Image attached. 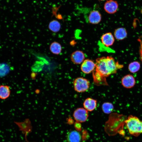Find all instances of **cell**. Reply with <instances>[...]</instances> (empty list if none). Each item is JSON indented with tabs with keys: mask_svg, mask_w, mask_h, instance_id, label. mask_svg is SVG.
<instances>
[{
	"mask_svg": "<svg viewBox=\"0 0 142 142\" xmlns=\"http://www.w3.org/2000/svg\"><path fill=\"white\" fill-rule=\"evenodd\" d=\"M81 139L80 133L75 130L69 132L67 136L68 142H80Z\"/></svg>",
	"mask_w": 142,
	"mask_h": 142,
	"instance_id": "13",
	"label": "cell"
},
{
	"mask_svg": "<svg viewBox=\"0 0 142 142\" xmlns=\"http://www.w3.org/2000/svg\"><path fill=\"white\" fill-rule=\"evenodd\" d=\"M62 49L61 45L56 42L52 43L50 46V50L51 52L56 55L59 54L61 52Z\"/></svg>",
	"mask_w": 142,
	"mask_h": 142,
	"instance_id": "16",
	"label": "cell"
},
{
	"mask_svg": "<svg viewBox=\"0 0 142 142\" xmlns=\"http://www.w3.org/2000/svg\"><path fill=\"white\" fill-rule=\"evenodd\" d=\"M85 56L84 53L80 50L74 51L72 54L70 59L71 61L74 64H79L84 60Z\"/></svg>",
	"mask_w": 142,
	"mask_h": 142,
	"instance_id": "9",
	"label": "cell"
},
{
	"mask_svg": "<svg viewBox=\"0 0 142 142\" xmlns=\"http://www.w3.org/2000/svg\"><path fill=\"white\" fill-rule=\"evenodd\" d=\"M10 94L9 87L7 85H1L0 86V98L5 99L8 98Z\"/></svg>",
	"mask_w": 142,
	"mask_h": 142,
	"instance_id": "15",
	"label": "cell"
},
{
	"mask_svg": "<svg viewBox=\"0 0 142 142\" xmlns=\"http://www.w3.org/2000/svg\"><path fill=\"white\" fill-rule=\"evenodd\" d=\"M73 116L75 120L77 122H85L87 120L88 117V111L84 108H78L74 111Z\"/></svg>",
	"mask_w": 142,
	"mask_h": 142,
	"instance_id": "4",
	"label": "cell"
},
{
	"mask_svg": "<svg viewBox=\"0 0 142 142\" xmlns=\"http://www.w3.org/2000/svg\"><path fill=\"white\" fill-rule=\"evenodd\" d=\"M101 16L99 12L97 10H93L90 13L88 18L89 22L93 24L99 23L101 20Z\"/></svg>",
	"mask_w": 142,
	"mask_h": 142,
	"instance_id": "10",
	"label": "cell"
},
{
	"mask_svg": "<svg viewBox=\"0 0 142 142\" xmlns=\"http://www.w3.org/2000/svg\"><path fill=\"white\" fill-rule=\"evenodd\" d=\"M117 2L113 0L107 1L104 5V9L105 11L109 14H113L116 12L118 8Z\"/></svg>",
	"mask_w": 142,
	"mask_h": 142,
	"instance_id": "7",
	"label": "cell"
},
{
	"mask_svg": "<svg viewBox=\"0 0 142 142\" xmlns=\"http://www.w3.org/2000/svg\"><path fill=\"white\" fill-rule=\"evenodd\" d=\"M36 74L34 72H32L31 74V78L32 79H35L36 76Z\"/></svg>",
	"mask_w": 142,
	"mask_h": 142,
	"instance_id": "22",
	"label": "cell"
},
{
	"mask_svg": "<svg viewBox=\"0 0 142 142\" xmlns=\"http://www.w3.org/2000/svg\"><path fill=\"white\" fill-rule=\"evenodd\" d=\"M97 101L90 98L86 99L84 101L83 105L84 108L88 111H92L96 108Z\"/></svg>",
	"mask_w": 142,
	"mask_h": 142,
	"instance_id": "12",
	"label": "cell"
},
{
	"mask_svg": "<svg viewBox=\"0 0 142 142\" xmlns=\"http://www.w3.org/2000/svg\"><path fill=\"white\" fill-rule=\"evenodd\" d=\"M73 83L74 90L79 93L86 91L89 88L90 85L89 81L83 77H78L75 79Z\"/></svg>",
	"mask_w": 142,
	"mask_h": 142,
	"instance_id": "3",
	"label": "cell"
},
{
	"mask_svg": "<svg viewBox=\"0 0 142 142\" xmlns=\"http://www.w3.org/2000/svg\"></svg>",
	"mask_w": 142,
	"mask_h": 142,
	"instance_id": "23",
	"label": "cell"
},
{
	"mask_svg": "<svg viewBox=\"0 0 142 142\" xmlns=\"http://www.w3.org/2000/svg\"><path fill=\"white\" fill-rule=\"evenodd\" d=\"M114 35L116 39L119 40H122L126 37L127 33L125 28H120L115 30Z\"/></svg>",
	"mask_w": 142,
	"mask_h": 142,
	"instance_id": "14",
	"label": "cell"
},
{
	"mask_svg": "<svg viewBox=\"0 0 142 142\" xmlns=\"http://www.w3.org/2000/svg\"><path fill=\"white\" fill-rule=\"evenodd\" d=\"M140 64L139 62L135 61L130 63L128 66V69L130 72L135 73L138 72L140 69Z\"/></svg>",
	"mask_w": 142,
	"mask_h": 142,
	"instance_id": "20",
	"label": "cell"
},
{
	"mask_svg": "<svg viewBox=\"0 0 142 142\" xmlns=\"http://www.w3.org/2000/svg\"><path fill=\"white\" fill-rule=\"evenodd\" d=\"M19 127V130L25 135L30 132L32 130V127L31 121L29 119H26L23 122H14Z\"/></svg>",
	"mask_w": 142,
	"mask_h": 142,
	"instance_id": "6",
	"label": "cell"
},
{
	"mask_svg": "<svg viewBox=\"0 0 142 142\" xmlns=\"http://www.w3.org/2000/svg\"><path fill=\"white\" fill-rule=\"evenodd\" d=\"M121 83L124 87L127 88H130L134 86L135 80L133 75L128 74L125 75L122 78Z\"/></svg>",
	"mask_w": 142,
	"mask_h": 142,
	"instance_id": "8",
	"label": "cell"
},
{
	"mask_svg": "<svg viewBox=\"0 0 142 142\" xmlns=\"http://www.w3.org/2000/svg\"><path fill=\"white\" fill-rule=\"evenodd\" d=\"M95 67V64L92 60L86 59L82 62L81 69L82 71L85 73L89 74L94 70Z\"/></svg>",
	"mask_w": 142,
	"mask_h": 142,
	"instance_id": "5",
	"label": "cell"
},
{
	"mask_svg": "<svg viewBox=\"0 0 142 142\" xmlns=\"http://www.w3.org/2000/svg\"><path fill=\"white\" fill-rule=\"evenodd\" d=\"M101 40L102 43L107 47L112 45L114 41V37L110 32L103 35L101 37Z\"/></svg>",
	"mask_w": 142,
	"mask_h": 142,
	"instance_id": "11",
	"label": "cell"
},
{
	"mask_svg": "<svg viewBox=\"0 0 142 142\" xmlns=\"http://www.w3.org/2000/svg\"><path fill=\"white\" fill-rule=\"evenodd\" d=\"M48 27L49 29L52 32L55 33L57 32L60 29L61 25L59 21L53 20L49 23Z\"/></svg>",
	"mask_w": 142,
	"mask_h": 142,
	"instance_id": "17",
	"label": "cell"
},
{
	"mask_svg": "<svg viewBox=\"0 0 142 142\" xmlns=\"http://www.w3.org/2000/svg\"><path fill=\"white\" fill-rule=\"evenodd\" d=\"M138 41L140 43L139 54L140 58L142 63V36L140 37L138 39Z\"/></svg>",
	"mask_w": 142,
	"mask_h": 142,
	"instance_id": "21",
	"label": "cell"
},
{
	"mask_svg": "<svg viewBox=\"0 0 142 142\" xmlns=\"http://www.w3.org/2000/svg\"><path fill=\"white\" fill-rule=\"evenodd\" d=\"M102 109L104 113L109 114L112 112L113 111L114 106L111 103L108 102H105L102 105Z\"/></svg>",
	"mask_w": 142,
	"mask_h": 142,
	"instance_id": "19",
	"label": "cell"
},
{
	"mask_svg": "<svg viewBox=\"0 0 142 142\" xmlns=\"http://www.w3.org/2000/svg\"><path fill=\"white\" fill-rule=\"evenodd\" d=\"M10 67L7 64L4 63H0V77L5 76L9 72Z\"/></svg>",
	"mask_w": 142,
	"mask_h": 142,
	"instance_id": "18",
	"label": "cell"
},
{
	"mask_svg": "<svg viewBox=\"0 0 142 142\" xmlns=\"http://www.w3.org/2000/svg\"><path fill=\"white\" fill-rule=\"evenodd\" d=\"M129 133L135 137L142 134V121L136 116L129 115L125 121Z\"/></svg>",
	"mask_w": 142,
	"mask_h": 142,
	"instance_id": "2",
	"label": "cell"
},
{
	"mask_svg": "<svg viewBox=\"0 0 142 142\" xmlns=\"http://www.w3.org/2000/svg\"><path fill=\"white\" fill-rule=\"evenodd\" d=\"M95 64L93 77L94 83L98 86L108 85L106 78L116 73L118 69L123 67V65L116 62L113 57L109 56L97 58Z\"/></svg>",
	"mask_w": 142,
	"mask_h": 142,
	"instance_id": "1",
	"label": "cell"
}]
</instances>
